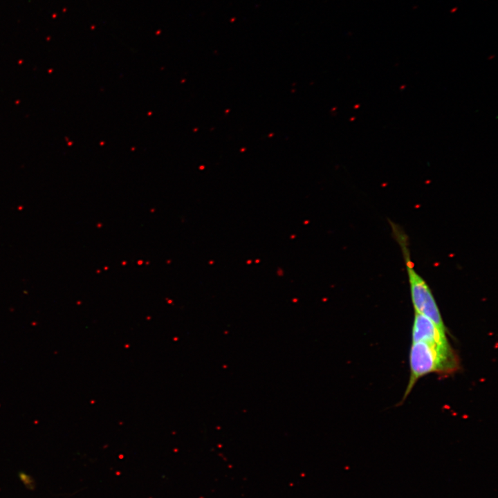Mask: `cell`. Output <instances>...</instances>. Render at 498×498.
<instances>
[{
  "mask_svg": "<svg viewBox=\"0 0 498 498\" xmlns=\"http://www.w3.org/2000/svg\"><path fill=\"white\" fill-rule=\"evenodd\" d=\"M18 476L20 481L26 488L29 490H33L35 488V482L34 481V479L30 475L23 471H21L19 472Z\"/></svg>",
  "mask_w": 498,
  "mask_h": 498,
  "instance_id": "277c9868",
  "label": "cell"
},
{
  "mask_svg": "<svg viewBox=\"0 0 498 498\" xmlns=\"http://www.w3.org/2000/svg\"><path fill=\"white\" fill-rule=\"evenodd\" d=\"M446 333L428 317L415 313L412 330V342H423L435 346L450 347Z\"/></svg>",
  "mask_w": 498,
  "mask_h": 498,
  "instance_id": "3957f363",
  "label": "cell"
},
{
  "mask_svg": "<svg viewBox=\"0 0 498 498\" xmlns=\"http://www.w3.org/2000/svg\"><path fill=\"white\" fill-rule=\"evenodd\" d=\"M405 267L408 276L411 299L415 313L421 314L434 322L439 328L447 331L439 306L432 290L425 279L416 271L403 242Z\"/></svg>",
  "mask_w": 498,
  "mask_h": 498,
  "instance_id": "7a4b0ae2",
  "label": "cell"
},
{
  "mask_svg": "<svg viewBox=\"0 0 498 498\" xmlns=\"http://www.w3.org/2000/svg\"><path fill=\"white\" fill-rule=\"evenodd\" d=\"M460 359L450 347H443L423 342H412L409 351L410 374L404 400L418 379L431 373L448 376L460 369Z\"/></svg>",
  "mask_w": 498,
  "mask_h": 498,
  "instance_id": "6da1fadb",
  "label": "cell"
}]
</instances>
